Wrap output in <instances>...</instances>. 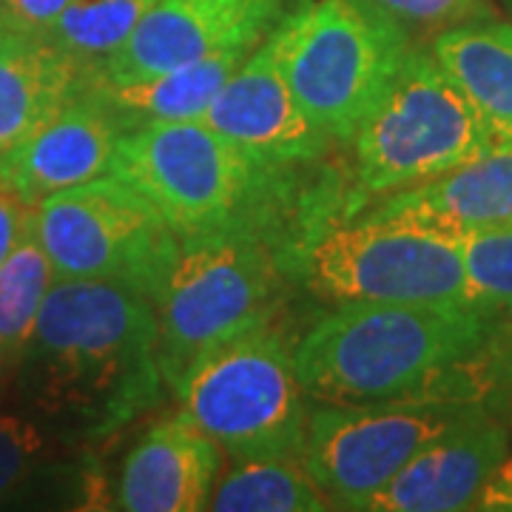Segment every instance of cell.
<instances>
[{"label": "cell", "instance_id": "6da1fadb", "mask_svg": "<svg viewBox=\"0 0 512 512\" xmlns=\"http://www.w3.org/2000/svg\"><path fill=\"white\" fill-rule=\"evenodd\" d=\"M109 174L134 185L180 239H262L282 268L302 239L350 208L353 197V174L345 180L330 160L262 163L202 120L131 128L114 148Z\"/></svg>", "mask_w": 512, "mask_h": 512}, {"label": "cell", "instance_id": "7a4b0ae2", "mask_svg": "<svg viewBox=\"0 0 512 512\" xmlns=\"http://www.w3.org/2000/svg\"><path fill=\"white\" fill-rule=\"evenodd\" d=\"M12 387L72 447L120 436L163 399L151 299L114 282L55 279Z\"/></svg>", "mask_w": 512, "mask_h": 512}, {"label": "cell", "instance_id": "3957f363", "mask_svg": "<svg viewBox=\"0 0 512 512\" xmlns=\"http://www.w3.org/2000/svg\"><path fill=\"white\" fill-rule=\"evenodd\" d=\"M493 330V313L467 302H348L313 322L293 365L319 404L427 402L441 373Z\"/></svg>", "mask_w": 512, "mask_h": 512}, {"label": "cell", "instance_id": "277c9868", "mask_svg": "<svg viewBox=\"0 0 512 512\" xmlns=\"http://www.w3.org/2000/svg\"><path fill=\"white\" fill-rule=\"evenodd\" d=\"M276 32L296 103L336 146L353 143L362 117L416 49L370 0H291Z\"/></svg>", "mask_w": 512, "mask_h": 512}, {"label": "cell", "instance_id": "5b68a950", "mask_svg": "<svg viewBox=\"0 0 512 512\" xmlns=\"http://www.w3.org/2000/svg\"><path fill=\"white\" fill-rule=\"evenodd\" d=\"M288 279L328 305L348 302H467L456 239L370 211H336L288 259Z\"/></svg>", "mask_w": 512, "mask_h": 512}, {"label": "cell", "instance_id": "8992f818", "mask_svg": "<svg viewBox=\"0 0 512 512\" xmlns=\"http://www.w3.org/2000/svg\"><path fill=\"white\" fill-rule=\"evenodd\" d=\"M288 282L279 254L262 239H180L154 299L165 387L205 353L276 319Z\"/></svg>", "mask_w": 512, "mask_h": 512}, {"label": "cell", "instance_id": "52a82bcc", "mask_svg": "<svg viewBox=\"0 0 512 512\" xmlns=\"http://www.w3.org/2000/svg\"><path fill=\"white\" fill-rule=\"evenodd\" d=\"M353 200L348 214L373 200L427 183L493 148L470 100L424 49H410L396 77L353 134Z\"/></svg>", "mask_w": 512, "mask_h": 512}, {"label": "cell", "instance_id": "ba28073f", "mask_svg": "<svg viewBox=\"0 0 512 512\" xmlns=\"http://www.w3.org/2000/svg\"><path fill=\"white\" fill-rule=\"evenodd\" d=\"M293 350L288 330L271 319L205 353L171 390L234 461L302 456L311 396L296 379Z\"/></svg>", "mask_w": 512, "mask_h": 512}, {"label": "cell", "instance_id": "9c48e42d", "mask_svg": "<svg viewBox=\"0 0 512 512\" xmlns=\"http://www.w3.org/2000/svg\"><path fill=\"white\" fill-rule=\"evenodd\" d=\"M57 279H97L157 299L180 237L126 180L103 174L32 205Z\"/></svg>", "mask_w": 512, "mask_h": 512}, {"label": "cell", "instance_id": "30bf717a", "mask_svg": "<svg viewBox=\"0 0 512 512\" xmlns=\"http://www.w3.org/2000/svg\"><path fill=\"white\" fill-rule=\"evenodd\" d=\"M481 404H322L313 410L302 461L333 507L367 510L407 461L453 430Z\"/></svg>", "mask_w": 512, "mask_h": 512}, {"label": "cell", "instance_id": "8fae6325", "mask_svg": "<svg viewBox=\"0 0 512 512\" xmlns=\"http://www.w3.org/2000/svg\"><path fill=\"white\" fill-rule=\"evenodd\" d=\"M291 0H157L134 35L97 69L109 86H131L225 49L271 35Z\"/></svg>", "mask_w": 512, "mask_h": 512}, {"label": "cell", "instance_id": "7c38bea8", "mask_svg": "<svg viewBox=\"0 0 512 512\" xmlns=\"http://www.w3.org/2000/svg\"><path fill=\"white\" fill-rule=\"evenodd\" d=\"M128 131L97 69H86L63 106L0 163V185L37 205L55 191L97 180L111 171L114 148Z\"/></svg>", "mask_w": 512, "mask_h": 512}, {"label": "cell", "instance_id": "4fadbf2b", "mask_svg": "<svg viewBox=\"0 0 512 512\" xmlns=\"http://www.w3.org/2000/svg\"><path fill=\"white\" fill-rule=\"evenodd\" d=\"M200 120L262 163H325L336 146L296 103L276 26L231 74Z\"/></svg>", "mask_w": 512, "mask_h": 512}, {"label": "cell", "instance_id": "5bb4252c", "mask_svg": "<svg viewBox=\"0 0 512 512\" xmlns=\"http://www.w3.org/2000/svg\"><path fill=\"white\" fill-rule=\"evenodd\" d=\"M222 473V447L205 436L183 410L151 424L126 453L114 481V510H208Z\"/></svg>", "mask_w": 512, "mask_h": 512}, {"label": "cell", "instance_id": "9a60e30c", "mask_svg": "<svg viewBox=\"0 0 512 512\" xmlns=\"http://www.w3.org/2000/svg\"><path fill=\"white\" fill-rule=\"evenodd\" d=\"M507 430L487 407H476L441 439L407 461L390 484L367 501L379 512L473 510L493 467L507 456Z\"/></svg>", "mask_w": 512, "mask_h": 512}, {"label": "cell", "instance_id": "2e32d148", "mask_svg": "<svg viewBox=\"0 0 512 512\" xmlns=\"http://www.w3.org/2000/svg\"><path fill=\"white\" fill-rule=\"evenodd\" d=\"M373 217L410 222L450 239L512 225V146L487 148L427 183L370 202Z\"/></svg>", "mask_w": 512, "mask_h": 512}, {"label": "cell", "instance_id": "e0dca14e", "mask_svg": "<svg viewBox=\"0 0 512 512\" xmlns=\"http://www.w3.org/2000/svg\"><path fill=\"white\" fill-rule=\"evenodd\" d=\"M74 450L80 447L55 436L26 410L0 413V507L35 490L52 487L57 504L63 507L109 510L106 501H111V495H106V476L89 453L63 458V453Z\"/></svg>", "mask_w": 512, "mask_h": 512}, {"label": "cell", "instance_id": "ac0fdd59", "mask_svg": "<svg viewBox=\"0 0 512 512\" xmlns=\"http://www.w3.org/2000/svg\"><path fill=\"white\" fill-rule=\"evenodd\" d=\"M430 55L470 100L493 148L512 146V26L478 20L433 37Z\"/></svg>", "mask_w": 512, "mask_h": 512}, {"label": "cell", "instance_id": "d6986e66", "mask_svg": "<svg viewBox=\"0 0 512 512\" xmlns=\"http://www.w3.org/2000/svg\"><path fill=\"white\" fill-rule=\"evenodd\" d=\"M83 72L43 37L0 29V163L63 106Z\"/></svg>", "mask_w": 512, "mask_h": 512}, {"label": "cell", "instance_id": "ffe728a7", "mask_svg": "<svg viewBox=\"0 0 512 512\" xmlns=\"http://www.w3.org/2000/svg\"><path fill=\"white\" fill-rule=\"evenodd\" d=\"M248 55V49H225L131 86H109L103 77L100 80L131 128L143 123H183L200 120Z\"/></svg>", "mask_w": 512, "mask_h": 512}, {"label": "cell", "instance_id": "44dd1931", "mask_svg": "<svg viewBox=\"0 0 512 512\" xmlns=\"http://www.w3.org/2000/svg\"><path fill=\"white\" fill-rule=\"evenodd\" d=\"M333 507L302 456L234 461L217 481L208 510L217 512H325Z\"/></svg>", "mask_w": 512, "mask_h": 512}, {"label": "cell", "instance_id": "7402d4cb", "mask_svg": "<svg viewBox=\"0 0 512 512\" xmlns=\"http://www.w3.org/2000/svg\"><path fill=\"white\" fill-rule=\"evenodd\" d=\"M55 279V268L29 222L15 248L0 262V356L12 382Z\"/></svg>", "mask_w": 512, "mask_h": 512}, {"label": "cell", "instance_id": "603a6c76", "mask_svg": "<svg viewBox=\"0 0 512 512\" xmlns=\"http://www.w3.org/2000/svg\"><path fill=\"white\" fill-rule=\"evenodd\" d=\"M157 0H74L43 35L80 69H100L146 18Z\"/></svg>", "mask_w": 512, "mask_h": 512}, {"label": "cell", "instance_id": "cb8c5ba5", "mask_svg": "<svg viewBox=\"0 0 512 512\" xmlns=\"http://www.w3.org/2000/svg\"><path fill=\"white\" fill-rule=\"evenodd\" d=\"M473 305L512 316V225H495L458 239Z\"/></svg>", "mask_w": 512, "mask_h": 512}, {"label": "cell", "instance_id": "d4e9b609", "mask_svg": "<svg viewBox=\"0 0 512 512\" xmlns=\"http://www.w3.org/2000/svg\"><path fill=\"white\" fill-rule=\"evenodd\" d=\"M387 18L402 26L413 43L424 35H439L453 26L495 20L493 0H370Z\"/></svg>", "mask_w": 512, "mask_h": 512}, {"label": "cell", "instance_id": "484cf974", "mask_svg": "<svg viewBox=\"0 0 512 512\" xmlns=\"http://www.w3.org/2000/svg\"><path fill=\"white\" fill-rule=\"evenodd\" d=\"M74 0H0V29L43 37Z\"/></svg>", "mask_w": 512, "mask_h": 512}, {"label": "cell", "instance_id": "4316f807", "mask_svg": "<svg viewBox=\"0 0 512 512\" xmlns=\"http://www.w3.org/2000/svg\"><path fill=\"white\" fill-rule=\"evenodd\" d=\"M29 222H32V205L0 185V262L15 248Z\"/></svg>", "mask_w": 512, "mask_h": 512}, {"label": "cell", "instance_id": "83f0119b", "mask_svg": "<svg viewBox=\"0 0 512 512\" xmlns=\"http://www.w3.org/2000/svg\"><path fill=\"white\" fill-rule=\"evenodd\" d=\"M473 510H512V456H504L481 484Z\"/></svg>", "mask_w": 512, "mask_h": 512}, {"label": "cell", "instance_id": "f1b7e54d", "mask_svg": "<svg viewBox=\"0 0 512 512\" xmlns=\"http://www.w3.org/2000/svg\"><path fill=\"white\" fill-rule=\"evenodd\" d=\"M9 387H12V376H9V370L3 365V356H0V402H3V396H6Z\"/></svg>", "mask_w": 512, "mask_h": 512}]
</instances>
